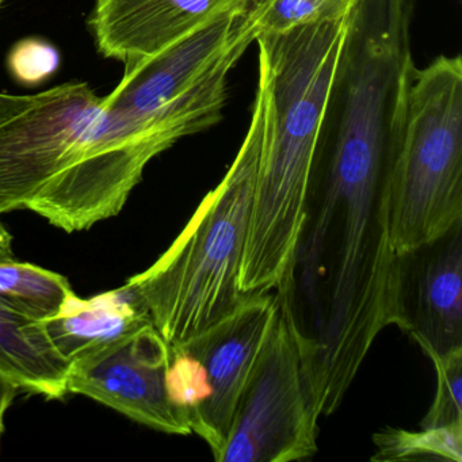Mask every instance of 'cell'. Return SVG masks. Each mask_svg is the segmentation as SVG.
Masks as SVG:
<instances>
[{
	"mask_svg": "<svg viewBox=\"0 0 462 462\" xmlns=\"http://www.w3.org/2000/svg\"><path fill=\"white\" fill-rule=\"evenodd\" d=\"M347 20L255 40L266 120L240 264L243 296L277 291L293 261Z\"/></svg>",
	"mask_w": 462,
	"mask_h": 462,
	"instance_id": "6da1fadb",
	"label": "cell"
},
{
	"mask_svg": "<svg viewBox=\"0 0 462 462\" xmlns=\"http://www.w3.org/2000/svg\"><path fill=\"white\" fill-rule=\"evenodd\" d=\"M150 162L88 83H63L0 123V215L29 209L69 234L91 228L123 210Z\"/></svg>",
	"mask_w": 462,
	"mask_h": 462,
	"instance_id": "7a4b0ae2",
	"label": "cell"
},
{
	"mask_svg": "<svg viewBox=\"0 0 462 462\" xmlns=\"http://www.w3.org/2000/svg\"><path fill=\"white\" fill-rule=\"evenodd\" d=\"M266 120L258 79L245 142L217 188L207 194L169 250L126 281L170 346L183 345L226 318L243 300L239 272L253 208Z\"/></svg>",
	"mask_w": 462,
	"mask_h": 462,
	"instance_id": "3957f363",
	"label": "cell"
},
{
	"mask_svg": "<svg viewBox=\"0 0 462 462\" xmlns=\"http://www.w3.org/2000/svg\"><path fill=\"white\" fill-rule=\"evenodd\" d=\"M462 221V61L408 67L389 144V231L397 255Z\"/></svg>",
	"mask_w": 462,
	"mask_h": 462,
	"instance_id": "277c9868",
	"label": "cell"
},
{
	"mask_svg": "<svg viewBox=\"0 0 462 462\" xmlns=\"http://www.w3.org/2000/svg\"><path fill=\"white\" fill-rule=\"evenodd\" d=\"M255 40L248 10L226 15L125 69L102 104L134 139L161 155L223 120L229 72Z\"/></svg>",
	"mask_w": 462,
	"mask_h": 462,
	"instance_id": "5b68a950",
	"label": "cell"
},
{
	"mask_svg": "<svg viewBox=\"0 0 462 462\" xmlns=\"http://www.w3.org/2000/svg\"><path fill=\"white\" fill-rule=\"evenodd\" d=\"M278 301V299H277ZM304 343L288 308L278 316L217 462H291L318 453L319 419Z\"/></svg>",
	"mask_w": 462,
	"mask_h": 462,
	"instance_id": "8992f818",
	"label": "cell"
},
{
	"mask_svg": "<svg viewBox=\"0 0 462 462\" xmlns=\"http://www.w3.org/2000/svg\"><path fill=\"white\" fill-rule=\"evenodd\" d=\"M169 361V343L148 323L74 359L69 393L90 397L156 431L190 435L188 418L167 394Z\"/></svg>",
	"mask_w": 462,
	"mask_h": 462,
	"instance_id": "52a82bcc",
	"label": "cell"
},
{
	"mask_svg": "<svg viewBox=\"0 0 462 462\" xmlns=\"http://www.w3.org/2000/svg\"><path fill=\"white\" fill-rule=\"evenodd\" d=\"M278 316L273 291L251 294L226 318L183 343L204 364L208 402L190 416L191 432L205 440L217 461L228 439L243 394L261 361Z\"/></svg>",
	"mask_w": 462,
	"mask_h": 462,
	"instance_id": "ba28073f",
	"label": "cell"
},
{
	"mask_svg": "<svg viewBox=\"0 0 462 462\" xmlns=\"http://www.w3.org/2000/svg\"><path fill=\"white\" fill-rule=\"evenodd\" d=\"M255 0H94L88 26L104 58L134 69Z\"/></svg>",
	"mask_w": 462,
	"mask_h": 462,
	"instance_id": "9c48e42d",
	"label": "cell"
},
{
	"mask_svg": "<svg viewBox=\"0 0 462 462\" xmlns=\"http://www.w3.org/2000/svg\"><path fill=\"white\" fill-rule=\"evenodd\" d=\"M402 328L423 353L462 348V221L402 255Z\"/></svg>",
	"mask_w": 462,
	"mask_h": 462,
	"instance_id": "30bf717a",
	"label": "cell"
},
{
	"mask_svg": "<svg viewBox=\"0 0 462 462\" xmlns=\"http://www.w3.org/2000/svg\"><path fill=\"white\" fill-rule=\"evenodd\" d=\"M40 323L55 347L72 362L152 321L139 294L125 282L91 299L72 294L56 315Z\"/></svg>",
	"mask_w": 462,
	"mask_h": 462,
	"instance_id": "8fae6325",
	"label": "cell"
},
{
	"mask_svg": "<svg viewBox=\"0 0 462 462\" xmlns=\"http://www.w3.org/2000/svg\"><path fill=\"white\" fill-rule=\"evenodd\" d=\"M71 361L55 347L39 319L0 301V373L20 391L51 400L69 393Z\"/></svg>",
	"mask_w": 462,
	"mask_h": 462,
	"instance_id": "7c38bea8",
	"label": "cell"
},
{
	"mask_svg": "<svg viewBox=\"0 0 462 462\" xmlns=\"http://www.w3.org/2000/svg\"><path fill=\"white\" fill-rule=\"evenodd\" d=\"M75 294L64 275L13 259L0 261V301L42 320Z\"/></svg>",
	"mask_w": 462,
	"mask_h": 462,
	"instance_id": "4fadbf2b",
	"label": "cell"
},
{
	"mask_svg": "<svg viewBox=\"0 0 462 462\" xmlns=\"http://www.w3.org/2000/svg\"><path fill=\"white\" fill-rule=\"evenodd\" d=\"M375 462H462V423L421 427L418 431L386 427L373 434Z\"/></svg>",
	"mask_w": 462,
	"mask_h": 462,
	"instance_id": "5bb4252c",
	"label": "cell"
},
{
	"mask_svg": "<svg viewBox=\"0 0 462 462\" xmlns=\"http://www.w3.org/2000/svg\"><path fill=\"white\" fill-rule=\"evenodd\" d=\"M356 4V0H255L248 14L258 39L302 26L339 23L350 15Z\"/></svg>",
	"mask_w": 462,
	"mask_h": 462,
	"instance_id": "9a60e30c",
	"label": "cell"
},
{
	"mask_svg": "<svg viewBox=\"0 0 462 462\" xmlns=\"http://www.w3.org/2000/svg\"><path fill=\"white\" fill-rule=\"evenodd\" d=\"M166 389L171 404L185 413L188 420L212 394L204 364L183 346H170Z\"/></svg>",
	"mask_w": 462,
	"mask_h": 462,
	"instance_id": "2e32d148",
	"label": "cell"
},
{
	"mask_svg": "<svg viewBox=\"0 0 462 462\" xmlns=\"http://www.w3.org/2000/svg\"><path fill=\"white\" fill-rule=\"evenodd\" d=\"M437 374L434 400L420 427H439L462 423V348L439 354L427 351Z\"/></svg>",
	"mask_w": 462,
	"mask_h": 462,
	"instance_id": "e0dca14e",
	"label": "cell"
},
{
	"mask_svg": "<svg viewBox=\"0 0 462 462\" xmlns=\"http://www.w3.org/2000/svg\"><path fill=\"white\" fill-rule=\"evenodd\" d=\"M10 72L23 85H39L60 66L59 51L40 39H26L14 45L7 59Z\"/></svg>",
	"mask_w": 462,
	"mask_h": 462,
	"instance_id": "ac0fdd59",
	"label": "cell"
},
{
	"mask_svg": "<svg viewBox=\"0 0 462 462\" xmlns=\"http://www.w3.org/2000/svg\"><path fill=\"white\" fill-rule=\"evenodd\" d=\"M18 392L20 389L0 373V438L5 432V418H6L7 411L14 402Z\"/></svg>",
	"mask_w": 462,
	"mask_h": 462,
	"instance_id": "d6986e66",
	"label": "cell"
},
{
	"mask_svg": "<svg viewBox=\"0 0 462 462\" xmlns=\"http://www.w3.org/2000/svg\"><path fill=\"white\" fill-rule=\"evenodd\" d=\"M34 96H12V94L0 93V123L10 116L23 110L33 101Z\"/></svg>",
	"mask_w": 462,
	"mask_h": 462,
	"instance_id": "ffe728a7",
	"label": "cell"
},
{
	"mask_svg": "<svg viewBox=\"0 0 462 462\" xmlns=\"http://www.w3.org/2000/svg\"><path fill=\"white\" fill-rule=\"evenodd\" d=\"M13 259V236L0 221V261Z\"/></svg>",
	"mask_w": 462,
	"mask_h": 462,
	"instance_id": "44dd1931",
	"label": "cell"
},
{
	"mask_svg": "<svg viewBox=\"0 0 462 462\" xmlns=\"http://www.w3.org/2000/svg\"><path fill=\"white\" fill-rule=\"evenodd\" d=\"M5 2H6V0H0V7L4 6Z\"/></svg>",
	"mask_w": 462,
	"mask_h": 462,
	"instance_id": "7402d4cb",
	"label": "cell"
}]
</instances>
